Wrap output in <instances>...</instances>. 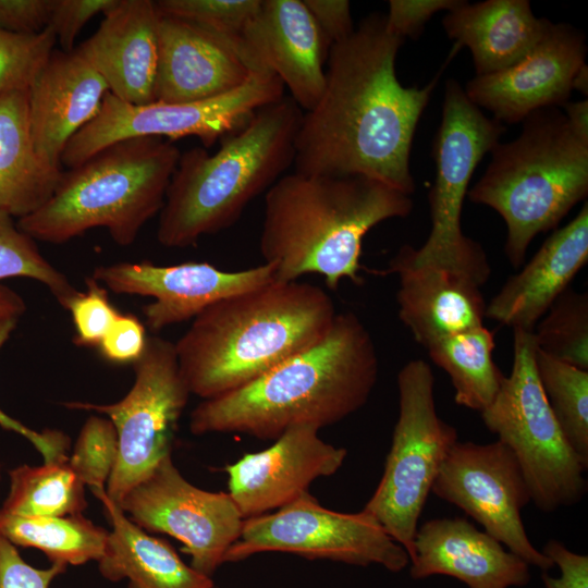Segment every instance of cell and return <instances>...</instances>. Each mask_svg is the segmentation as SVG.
Instances as JSON below:
<instances>
[{"label":"cell","instance_id":"5","mask_svg":"<svg viewBox=\"0 0 588 588\" xmlns=\"http://www.w3.org/2000/svg\"><path fill=\"white\" fill-rule=\"evenodd\" d=\"M303 113L284 95L222 138L215 154L203 147L181 152L159 212L158 242L184 248L232 226L293 164Z\"/></svg>","mask_w":588,"mask_h":588},{"label":"cell","instance_id":"39","mask_svg":"<svg viewBox=\"0 0 588 588\" xmlns=\"http://www.w3.org/2000/svg\"><path fill=\"white\" fill-rule=\"evenodd\" d=\"M118 0H56L49 28L53 32L62 51L74 50V41L81 29L97 14H105Z\"/></svg>","mask_w":588,"mask_h":588},{"label":"cell","instance_id":"8","mask_svg":"<svg viewBox=\"0 0 588 588\" xmlns=\"http://www.w3.org/2000/svg\"><path fill=\"white\" fill-rule=\"evenodd\" d=\"M506 127L488 118L460 83H445L442 117L433 143L436 179L429 192L431 230L419 247L402 246L396 255L413 267H436L482 286L491 268L481 245L463 233L461 217L473 173L500 143Z\"/></svg>","mask_w":588,"mask_h":588},{"label":"cell","instance_id":"12","mask_svg":"<svg viewBox=\"0 0 588 588\" xmlns=\"http://www.w3.org/2000/svg\"><path fill=\"white\" fill-rule=\"evenodd\" d=\"M133 368L134 383L120 401L64 404L107 415L113 424L119 448L106 493L119 507L127 492L171 454L177 424L191 395L179 369L174 343L163 338L148 336Z\"/></svg>","mask_w":588,"mask_h":588},{"label":"cell","instance_id":"50","mask_svg":"<svg viewBox=\"0 0 588 588\" xmlns=\"http://www.w3.org/2000/svg\"><path fill=\"white\" fill-rule=\"evenodd\" d=\"M210 588H217V587H216V586L213 585V586H212V587H210Z\"/></svg>","mask_w":588,"mask_h":588},{"label":"cell","instance_id":"48","mask_svg":"<svg viewBox=\"0 0 588 588\" xmlns=\"http://www.w3.org/2000/svg\"><path fill=\"white\" fill-rule=\"evenodd\" d=\"M25 310L26 304L22 296L0 283V320L20 319Z\"/></svg>","mask_w":588,"mask_h":588},{"label":"cell","instance_id":"42","mask_svg":"<svg viewBox=\"0 0 588 588\" xmlns=\"http://www.w3.org/2000/svg\"><path fill=\"white\" fill-rule=\"evenodd\" d=\"M462 0H390L385 14L388 28L395 35L416 39L425 24L438 11H451Z\"/></svg>","mask_w":588,"mask_h":588},{"label":"cell","instance_id":"20","mask_svg":"<svg viewBox=\"0 0 588 588\" xmlns=\"http://www.w3.org/2000/svg\"><path fill=\"white\" fill-rule=\"evenodd\" d=\"M109 93L103 78L74 49L53 50L28 88V123L39 159L61 170L62 152L93 121Z\"/></svg>","mask_w":588,"mask_h":588},{"label":"cell","instance_id":"49","mask_svg":"<svg viewBox=\"0 0 588 588\" xmlns=\"http://www.w3.org/2000/svg\"><path fill=\"white\" fill-rule=\"evenodd\" d=\"M572 88L573 90H577L579 91L580 94H584L585 96H587V91H588V66L585 64H583L578 71L576 72L574 78H573V83H572Z\"/></svg>","mask_w":588,"mask_h":588},{"label":"cell","instance_id":"6","mask_svg":"<svg viewBox=\"0 0 588 588\" xmlns=\"http://www.w3.org/2000/svg\"><path fill=\"white\" fill-rule=\"evenodd\" d=\"M520 134L498 143L468 189L469 200L494 209L506 225L505 255L515 268L539 234L553 230L588 194V140L556 107L534 111Z\"/></svg>","mask_w":588,"mask_h":588},{"label":"cell","instance_id":"41","mask_svg":"<svg viewBox=\"0 0 588 588\" xmlns=\"http://www.w3.org/2000/svg\"><path fill=\"white\" fill-rule=\"evenodd\" d=\"M65 569L61 564L36 568L22 559L13 543L0 537V588H49Z\"/></svg>","mask_w":588,"mask_h":588},{"label":"cell","instance_id":"47","mask_svg":"<svg viewBox=\"0 0 588 588\" xmlns=\"http://www.w3.org/2000/svg\"><path fill=\"white\" fill-rule=\"evenodd\" d=\"M565 117L572 130L583 139L588 140V100L567 101L563 105Z\"/></svg>","mask_w":588,"mask_h":588},{"label":"cell","instance_id":"26","mask_svg":"<svg viewBox=\"0 0 588 588\" xmlns=\"http://www.w3.org/2000/svg\"><path fill=\"white\" fill-rule=\"evenodd\" d=\"M551 21L538 19L527 0L463 1L449 11L442 25L454 44L467 47L476 76L506 69L541 39Z\"/></svg>","mask_w":588,"mask_h":588},{"label":"cell","instance_id":"14","mask_svg":"<svg viewBox=\"0 0 588 588\" xmlns=\"http://www.w3.org/2000/svg\"><path fill=\"white\" fill-rule=\"evenodd\" d=\"M431 492L463 510L530 566L543 572L554 566L527 536L522 511L531 501L530 491L514 453L502 441H457Z\"/></svg>","mask_w":588,"mask_h":588},{"label":"cell","instance_id":"29","mask_svg":"<svg viewBox=\"0 0 588 588\" xmlns=\"http://www.w3.org/2000/svg\"><path fill=\"white\" fill-rule=\"evenodd\" d=\"M494 345L493 332L480 326L439 339L426 348L449 375L460 406L480 413L493 401L504 377L492 358Z\"/></svg>","mask_w":588,"mask_h":588},{"label":"cell","instance_id":"7","mask_svg":"<svg viewBox=\"0 0 588 588\" xmlns=\"http://www.w3.org/2000/svg\"><path fill=\"white\" fill-rule=\"evenodd\" d=\"M180 155L160 137L113 143L62 171L49 199L16 224L33 240L52 244L105 228L118 245L128 246L159 215Z\"/></svg>","mask_w":588,"mask_h":588},{"label":"cell","instance_id":"16","mask_svg":"<svg viewBox=\"0 0 588 588\" xmlns=\"http://www.w3.org/2000/svg\"><path fill=\"white\" fill-rule=\"evenodd\" d=\"M90 277L117 294L154 298L143 307L152 332L194 319L220 299L274 282L273 268L265 262L231 272L208 262L157 266L124 261L98 266Z\"/></svg>","mask_w":588,"mask_h":588},{"label":"cell","instance_id":"2","mask_svg":"<svg viewBox=\"0 0 588 588\" xmlns=\"http://www.w3.org/2000/svg\"><path fill=\"white\" fill-rule=\"evenodd\" d=\"M378 372L368 329L354 313H340L313 347L241 388L200 402L191 413L189 429L196 436L242 433L262 440H275L299 425L320 430L362 408Z\"/></svg>","mask_w":588,"mask_h":588},{"label":"cell","instance_id":"17","mask_svg":"<svg viewBox=\"0 0 588 588\" xmlns=\"http://www.w3.org/2000/svg\"><path fill=\"white\" fill-rule=\"evenodd\" d=\"M586 51L583 32L566 23L550 22L524 58L501 71L475 76L465 94L502 124L522 122L536 110L563 107L569 101L573 78L585 64Z\"/></svg>","mask_w":588,"mask_h":588},{"label":"cell","instance_id":"46","mask_svg":"<svg viewBox=\"0 0 588 588\" xmlns=\"http://www.w3.org/2000/svg\"><path fill=\"white\" fill-rule=\"evenodd\" d=\"M327 46L330 47L354 32L351 4L346 0H303Z\"/></svg>","mask_w":588,"mask_h":588},{"label":"cell","instance_id":"40","mask_svg":"<svg viewBox=\"0 0 588 588\" xmlns=\"http://www.w3.org/2000/svg\"><path fill=\"white\" fill-rule=\"evenodd\" d=\"M146 328L133 315H120L113 322L98 348L101 356L112 364H133L143 354Z\"/></svg>","mask_w":588,"mask_h":588},{"label":"cell","instance_id":"45","mask_svg":"<svg viewBox=\"0 0 588 588\" xmlns=\"http://www.w3.org/2000/svg\"><path fill=\"white\" fill-rule=\"evenodd\" d=\"M541 552L560 568L559 577L543 572L542 580L546 588H588L586 554L573 552L555 539L548 540Z\"/></svg>","mask_w":588,"mask_h":588},{"label":"cell","instance_id":"30","mask_svg":"<svg viewBox=\"0 0 588 588\" xmlns=\"http://www.w3.org/2000/svg\"><path fill=\"white\" fill-rule=\"evenodd\" d=\"M109 531L82 514L24 516L0 511V537L42 551L52 564L82 565L98 561Z\"/></svg>","mask_w":588,"mask_h":588},{"label":"cell","instance_id":"37","mask_svg":"<svg viewBox=\"0 0 588 588\" xmlns=\"http://www.w3.org/2000/svg\"><path fill=\"white\" fill-rule=\"evenodd\" d=\"M56 44L57 38L49 27L35 35L0 29V95L28 89Z\"/></svg>","mask_w":588,"mask_h":588},{"label":"cell","instance_id":"18","mask_svg":"<svg viewBox=\"0 0 588 588\" xmlns=\"http://www.w3.org/2000/svg\"><path fill=\"white\" fill-rule=\"evenodd\" d=\"M319 429H287L269 448L243 455L225 467L229 494L244 519L270 513L292 502L320 477L334 475L347 451L327 443Z\"/></svg>","mask_w":588,"mask_h":588},{"label":"cell","instance_id":"13","mask_svg":"<svg viewBox=\"0 0 588 588\" xmlns=\"http://www.w3.org/2000/svg\"><path fill=\"white\" fill-rule=\"evenodd\" d=\"M262 552L355 566L376 564L393 573L409 565L405 549L372 515L364 510L341 513L326 509L309 491L273 513L244 519L241 536L228 550L224 563Z\"/></svg>","mask_w":588,"mask_h":588},{"label":"cell","instance_id":"10","mask_svg":"<svg viewBox=\"0 0 588 588\" xmlns=\"http://www.w3.org/2000/svg\"><path fill=\"white\" fill-rule=\"evenodd\" d=\"M434 377L424 359L407 362L397 373L399 416L377 489L364 506L409 560L418 522L432 486L453 445L454 426L438 414Z\"/></svg>","mask_w":588,"mask_h":588},{"label":"cell","instance_id":"11","mask_svg":"<svg viewBox=\"0 0 588 588\" xmlns=\"http://www.w3.org/2000/svg\"><path fill=\"white\" fill-rule=\"evenodd\" d=\"M284 96V85L270 72H252L237 88L205 100L132 105L107 93L97 117L65 146L61 163L74 168L101 149L133 137L174 140L195 136L205 147L241 130L255 112Z\"/></svg>","mask_w":588,"mask_h":588},{"label":"cell","instance_id":"33","mask_svg":"<svg viewBox=\"0 0 588 588\" xmlns=\"http://www.w3.org/2000/svg\"><path fill=\"white\" fill-rule=\"evenodd\" d=\"M536 348L588 370V294L566 289L532 330Z\"/></svg>","mask_w":588,"mask_h":588},{"label":"cell","instance_id":"19","mask_svg":"<svg viewBox=\"0 0 588 588\" xmlns=\"http://www.w3.org/2000/svg\"><path fill=\"white\" fill-rule=\"evenodd\" d=\"M329 47L303 0H261L238 57L250 72L275 74L304 111L319 100Z\"/></svg>","mask_w":588,"mask_h":588},{"label":"cell","instance_id":"25","mask_svg":"<svg viewBox=\"0 0 588 588\" xmlns=\"http://www.w3.org/2000/svg\"><path fill=\"white\" fill-rule=\"evenodd\" d=\"M388 273L399 278V317L415 341L427 348L448 335L483 326L486 302L480 286L436 267H413L395 255Z\"/></svg>","mask_w":588,"mask_h":588},{"label":"cell","instance_id":"28","mask_svg":"<svg viewBox=\"0 0 588 588\" xmlns=\"http://www.w3.org/2000/svg\"><path fill=\"white\" fill-rule=\"evenodd\" d=\"M62 170L37 156L28 123V89L0 95V212L17 220L44 205Z\"/></svg>","mask_w":588,"mask_h":588},{"label":"cell","instance_id":"1","mask_svg":"<svg viewBox=\"0 0 588 588\" xmlns=\"http://www.w3.org/2000/svg\"><path fill=\"white\" fill-rule=\"evenodd\" d=\"M403 42L388 28L385 14L371 13L330 47L324 88L299 123L294 172L364 175L413 194L415 131L442 71L461 47L454 44L433 79L416 88L402 86L396 77Z\"/></svg>","mask_w":588,"mask_h":588},{"label":"cell","instance_id":"34","mask_svg":"<svg viewBox=\"0 0 588 588\" xmlns=\"http://www.w3.org/2000/svg\"><path fill=\"white\" fill-rule=\"evenodd\" d=\"M34 241L13 222L11 216L0 212V281L9 278L38 281L66 309L78 291L40 254Z\"/></svg>","mask_w":588,"mask_h":588},{"label":"cell","instance_id":"22","mask_svg":"<svg viewBox=\"0 0 588 588\" xmlns=\"http://www.w3.org/2000/svg\"><path fill=\"white\" fill-rule=\"evenodd\" d=\"M409 566L414 579L446 575L468 588L523 587L530 580L526 561L462 517L418 526Z\"/></svg>","mask_w":588,"mask_h":588},{"label":"cell","instance_id":"36","mask_svg":"<svg viewBox=\"0 0 588 588\" xmlns=\"http://www.w3.org/2000/svg\"><path fill=\"white\" fill-rule=\"evenodd\" d=\"M118 434L113 424L100 416H90L83 425L69 464L83 483L98 498L118 457Z\"/></svg>","mask_w":588,"mask_h":588},{"label":"cell","instance_id":"44","mask_svg":"<svg viewBox=\"0 0 588 588\" xmlns=\"http://www.w3.org/2000/svg\"><path fill=\"white\" fill-rule=\"evenodd\" d=\"M56 5V0H0V29L35 35L45 30Z\"/></svg>","mask_w":588,"mask_h":588},{"label":"cell","instance_id":"3","mask_svg":"<svg viewBox=\"0 0 588 588\" xmlns=\"http://www.w3.org/2000/svg\"><path fill=\"white\" fill-rule=\"evenodd\" d=\"M336 316L309 282H272L225 297L197 315L174 343L191 394L204 400L241 388L319 343Z\"/></svg>","mask_w":588,"mask_h":588},{"label":"cell","instance_id":"4","mask_svg":"<svg viewBox=\"0 0 588 588\" xmlns=\"http://www.w3.org/2000/svg\"><path fill=\"white\" fill-rule=\"evenodd\" d=\"M412 209L411 195L368 176L283 174L265 195L260 254L275 282L317 273L332 290L358 284L365 235Z\"/></svg>","mask_w":588,"mask_h":588},{"label":"cell","instance_id":"38","mask_svg":"<svg viewBox=\"0 0 588 588\" xmlns=\"http://www.w3.org/2000/svg\"><path fill=\"white\" fill-rule=\"evenodd\" d=\"M85 292H77L66 309L71 313L77 346L98 347L113 322L121 315L111 304L108 291L94 278L86 279Z\"/></svg>","mask_w":588,"mask_h":588},{"label":"cell","instance_id":"15","mask_svg":"<svg viewBox=\"0 0 588 588\" xmlns=\"http://www.w3.org/2000/svg\"><path fill=\"white\" fill-rule=\"evenodd\" d=\"M120 509L142 529L182 542L191 566L208 577L224 563L244 523L229 493L206 491L188 482L171 454L127 492Z\"/></svg>","mask_w":588,"mask_h":588},{"label":"cell","instance_id":"9","mask_svg":"<svg viewBox=\"0 0 588 588\" xmlns=\"http://www.w3.org/2000/svg\"><path fill=\"white\" fill-rule=\"evenodd\" d=\"M513 365L480 412L486 428L514 453L531 502L552 513L581 501L587 467L565 439L539 382L532 332L513 329Z\"/></svg>","mask_w":588,"mask_h":588},{"label":"cell","instance_id":"27","mask_svg":"<svg viewBox=\"0 0 588 588\" xmlns=\"http://www.w3.org/2000/svg\"><path fill=\"white\" fill-rule=\"evenodd\" d=\"M112 525L97 561L100 574L111 581L126 579L128 588H210L215 584L187 565L172 546L148 535L112 503L98 497Z\"/></svg>","mask_w":588,"mask_h":588},{"label":"cell","instance_id":"21","mask_svg":"<svg viewBox=\"0 0 588 588\" xmlns=\"http://www.w3.org/2000/svg\"><path fill=\"white\" fill-rule=\"evenodd\" d=\"M155 1L118 0L98 29L74 48L103 78L109 93L132 103L155 102L159 59Z\"/></svg>","mask_w":588,"mask_h":588},{"label":"cell","instance_id":"24","mask_svg":"<svg viewBox=\"0 0 588 588\" xmlns=\"http://www.w3.org/2000/svg\"><path fill=\"white\" fill-rule=\"evenodd\" d=\"M588 261V205L543 242L486 306V317L532 332L551 304Z\"/></svg>","mask_w":588,"mask_h":588},{"label":"cell","instance_id":"35","mask_svg":"<svg viewBox=\"0 0 588 588\" xmlns=\"http://www.w3.org/2000/svg\"><path fill=\"white\" fill-rule=\"evenodd\" d=\"M261 0H159L160 16L174 17L210 33L238 57L244 33ZM240 58V57H238Z\"/></svg>","mask_w":588,"mask_h":588},{"label":"cell","instance_id":"43","mask_svg":"<svg viewBox=\"0 0 588 588\" xmlns=\"http://www.w3.org/2000/svg\"><path fill=\"white\" fill-rule=\"evenodd\" d=\"M17 321L19 319L14 318L0 320V348L11 336V333L16 328ZM0 426L5 430L14 431L29 440L41 453L45 463L63 461L69 457L66 452L69 450L70 439L60 431L48 429L42 432H37L7 415L1 408Z\"/></svg>","mask_w":588,"mask_h":588},{"label":"cell","instance_id":"32","mask_svg":"<svg viewBox=\"0 0 588 588\" xmlns=\"http://www.w3.org/2000/svg\"><path fill=\"white\" fill-rule=\"evenodd\" d=\"M537 376L568 444L588 468V370L536 348Z\"/></svg>","mask_w":588,"mask_h":588},{"label":"cell","instance_id":"23","mask_svg":"<svg viewBox=\"0 0 588 588\" xmlns=\"http://www.w3.org/2000/svg\"><path fill=\"white\" fill-rule=\"evenodd\" d=\"M252 72L210 33L188 22L160 16L155 101L194 102L226 94Z\"/></svg>","mask_w":588,"mask_h":588},{"label":"cell","instance_id":"31","mask_svg":"<svg viewBox=\"0 0 588 588\" xmlns=\"http://www.w3.org/2000/svg\"><path fill=\"white\" fill-rule=\"evenodd\" d=\"M10 492L0 511L24 516L78 515L87 507L85 485L63 461L10 470Z\"/></svg>","mask_w":588,"mask_h":588}]
</instances>
